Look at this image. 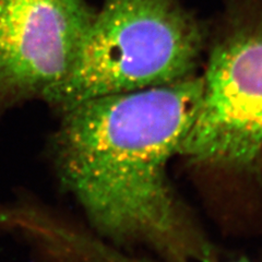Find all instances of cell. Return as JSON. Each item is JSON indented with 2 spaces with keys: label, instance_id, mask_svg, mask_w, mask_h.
<instances>
[{
  "label": "cell",
  "instance_id": "1",
  "mask_svg": "<svg viewBox=\"0 0 262 262\" xmlns=\"http://www.w3.org/2000/svg\"><path fill=\"white\" fill-rule=\"evenodd\" d=\"M203 86V78L190 76L92 98L60 114L49 142L56 176L105 238L146 245L175 262L211 259L167 174Z\"/></svg>",
  "mask_w": 262,
  "mask_h": 262
},
{
  "label": "cell",
  "instance_id": "3",
  "mask_svg": "<svg viewBox=\"0 0 262 262\" xmlns=\"http://www.w3.org/2000/svg\"><path fill=\"white\" fill-rule=\"evenodd\" d=\"M201 101L178 153L196 162L246 166L262 150V34L215 46Z\"/></svg>",
  "mask_w": 262,
  "mask_h": 262
},
{
  "label": "cell",
  "instance_id": "5",
  "mask_svg": "<svg viewBox=\"0 0 262 262\" xmlns=\"http://www.w3.org/2000/svg\"><path fill=\"white\" fill-rule=\"evenodd\" d=\"M36 238L53 252H57L56 255L71 262H153L127 256L103 241L66 226L49 216H45L40 222Z\"/></svg>",
  "mask_w": 262,
  "mask_h": 262
},
{
  "label": "cell",
  "instance_id": "2",
  "mask_svg": "<svg viewBox=\"0 0 262 262\" xmlns=\"http://www.w3.org/2000/svg\"><path fill=\"white\" fill-rule=\"evenodd\" d=\"M202 40L174 0H105L67 75L42 101L60 115L92 98L174 83L191 76Z\"/></svg>",
  "mask_w": 262,
  "mask_h": 262
},
{
  "label": "cell",
  "instance_id": "4",
  "mask_svg": "<svg viewBox=\"0 0 262 262\" xmlns=\"http://www.w3.org/2000/svg\"><path fill=\"white\" fill-rule=\"evenodd\" d=\"M94 14L85 0H0V117L59 83Z\"/></svg>",
  "mask_w": 262,
  "mask_h": 262
}]
</instances>
